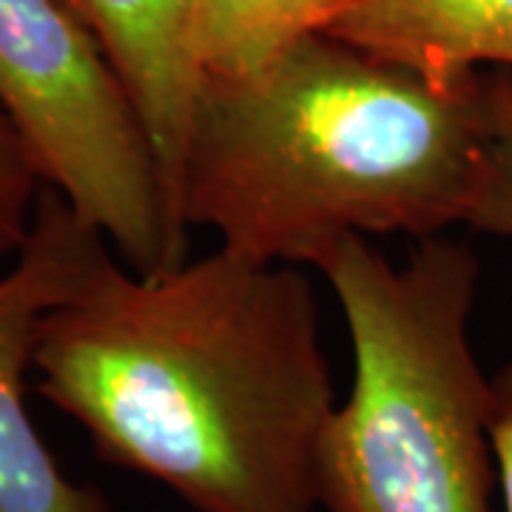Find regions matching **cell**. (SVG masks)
I'll return each instance as SVG.
<instances>
[{"label": "cell", "mask_w": 512, "mask_h": 512, "mask_svg": "<svg viewBox=\"0 0 512 512\" xmlns=\"http://www.w3.org/2000/svg\"><path fill=\"white\" fill-rule=\"evenodd\" d=\"M362 0H188V40L202 83L248 80L308 37L328 35Z\"/></svg>", "instance_id": "cell-8"}, {"label": "cell", "mask_w": 512, "mask_h": 512, "mask_svg": "<svg viewBox=\"0 0 512 512\" xmlns=\"http://www.w3.org/2000/svg\"><path fill=\"white\" fill-rule=\"evenodd\" d=\"M97 43L146 128L177 228L185 143L202 80L188 40V0H60Z\"/></svg>", "instance_id": "cell-6"}, {"label": "cell", "mask_w": 512, "mask_h": 512, "mask_svg": "<svg viewBox=\"0 0 512 512\" xmlns=\"http://www.w3.org/2000/svg\"><path fill=\"white\" fill-rule=\"evenodd\" d=\"M46 185L26 134L0 106V259L18 256L26 245Z\"/></svg>", "instance_id": "cell-9"}, {"label": "cell", "mask_w": 512, "mask_h": 512, "mask_svg": "<svg viewBox=\"0 0 512 512\" xmlns=\"http://www.w3.org/2000/svg\"><path fill=\"white\" fill-rule=\"evenodd\" d=\"M37 390L114 467L194 512H316L336 410L311 279L217 248L160 274L111 251L40 325Z\"/></svg>", "instance_id": "cell-1"}, {"label": "cell", "mask_w": 512, "mask_h": 512, "mask_svg": "<svg viewBox=\"0 0 512 512\" xmlns=\"http://www.w3.org/2000/svg\"><path fill=\"white\" fill-rule=\"evenodd\" d=\"M467 225L512 239V72L501 69L498 126Z\"/></svg>", "instance_id": "cell-10"}, {"label": "cell", "mask_w": 512, "mask_h": 512, "mask_svg": "<svg viewBox=\"0 0 512 512\" xmlns=\"http://www.w3.org/2000/svg\"><path fill=\"white\" fill-rule=\"evenodd\" d=\"M493 447L504 512H512V362L493 376Z\"/></svg>", "instance_id": "cell-11"}, {"label": "cell", "mask_w": 512, "mask_h": 512, "mask_svg": "<svg viewBox=\"0 0 512 512\" xmlns=\"http://www.w3.org/2000/svg\"><path fill=\"white\" fill-rule=\"evenodd\" d=\"M328 35L436 83L512 72V0H362Z\"/></svg>", "instance_id": "cell-7"}, {"label": "cell", "mask_w": 512, "mask_h": 512, "mask_svg": "<svg viewBox=\"0 0 512 512\" xmlns=\"http://www.w3.org/2000/svg\"><path fill=\"white\" fill-rule=\"evenodd\" d=\"M498 72L436 83L330 35L271 69L202 83L180 214L222 248L313 265L345 237H441L470 220L498 126Z\"/></svg>", "instance_id": "cell-2"}, {"label": "cell", "mask_w": 512, "mask_h": 512, "mask_svg": "<svg viewBox=\"0 0 512 512\" xmlns=\"http://www.w3.org/2000/svg\"><path fill=\"white\" fill-rule=\"evenodd\" d=\"M109 237L46 185L35 225L0 276V512H117L97 487L63 476L26 410L40 325L69 302L109 254Z\"/></svg>", "instance_id": "cell-5"}, {"label": "cell", "mask_w": 512, "mask_h": 512, "mask_svg": "<svg viewBox=\"0 0 512 512\" xmlns=\"http://www.w3.org/2000/svg\"><path fill=\"white\" fill-rule=\"evenodd\" d=\"M0 106L46 183L137 274L188 259L137 111L92 35L60 0H0Z\"/></svg>", "instance_id": "cell-4"}, {"label": "cell", "mask_w": 512, "mask_h": 512, "mask_svg": "<svg viewBox=\"0 0 512 512\" xmlns=\"http://www.w3.org/2000/svg\"><path fill=\"white\" fill-rule=\"evenodd\" d=\"M353 342V387L319 447L325 512H495L493 379L470 342L481 262L430 237L402 265L367 237L313 262Z\"/></svg>", "instance_id": "cell-3"}]
</instances>
